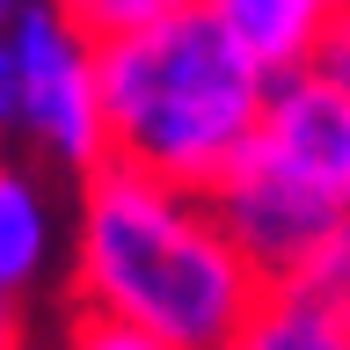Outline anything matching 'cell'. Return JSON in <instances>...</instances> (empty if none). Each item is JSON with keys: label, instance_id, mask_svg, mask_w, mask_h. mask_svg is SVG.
Wrapping results in <instances>:
<instances>
[{"label": "cell", "instance_id": "6da1fadb", "mask_svg": "<svg viewBox=\"0 0 350 350\" xmlns=\"http://www.w3.org/2000/svg\"><path fill=\"white\" fill-rule=\"evenodd\" d=\"M66 262L73 306L124 321L168 350H234L270 292L204 190H175L117 161L81 175Z\"/></svg>", "mask_w": 350, "mask_h": 350}, {"label": "cell", "instance_id": "7a4b0ae2", "mask_svg": "<svg viewBox=\"0 0 350 350\" xmlns=\"http://www.w3.org/2000/svg\"><path fill=\"white\" fill-rule=\"evenodd\" d=\"M95 81H103L109 161L204 197L256 146V117L270 95V73L204 8L95 44Z\"/></svg>", "mask_w": 350, "mask_h": 350}, {"label": "cell", "instance_id": "3957f363", "mask_svg": "<svg viewBox=\"0 0 350 350\" xmlns=\"http://www.w3.org/2000/svg\"><path fill=\"white\" fill-rule=\"evenodd\" d=\"M8 59H15V131L51 168H66L73 183L95 175L109 161L95 44H88L51 0H29L15 15V29H8Z\"/></svg>", "mask_w": 350, "mask_h": 350}, {"label": "cell", "instance_id": "277c9868", "mask_svg": "<svg viewBox=\"0 0 350 350\" xmlns=\"http://www.w3.org/2000/svg\"><path fill=\"white\" fill-rule=\"evenodd\" d=\"M256 153L299 183L328 219H350V95L321 73H278L256 117Z\"/></svg>", "mask_w": 350, "mask_h": 350}, {"label": "cell", "instance_id": "5b68a950", "mask_svg": "<svg viewBox=\"0 0 350 350\" xmlns=\"http://www.w3.org/2000/svg\"><path fill=\"white\" fill-rule=\"evenodd\" d=\"M212 212H219V226L234 234V248L256 262L262 284H284L292 270H299V256L336 226V219H328L299 183H284L256 146L212 183Z\"/></svg>", "mask_w": 350, "mask_h": 350}, {"label": "cell", "instance_id": "8992f818", "mask_svg": "<svg viewBox=\"0 0 350 350\" xmlns=\"http://www.w3.org/2000/svg\"><path fill=\"white\" fill-rule=\"evenodd\" d=\"M59 197L44 168L0 153V299H29L59 262Z\"/></svg>", "mask_w": 350, "mask_h": 350}, {"label": "cell", "instance_id": "52a82bcc", "mask_svg": "<svg viewBox=\"0 0 350 350\" xmlns=\"http://www.w3.org/2000/svg\"><path fill=\"white\" fill-rule=\"evenodd\" d=\"M197 8H204V15H212L219 29L270 73V81H278V73L314 66L328 22L343 15L350 0H197Z\"/></svg>", "mask_w": 350, "mask_h": 350}, {"label": "cell", "instance_id": "ba28073f", "mask_svg": "<svg viewBox=\"0 0 350 350\" xmlns=\"http://www.w3.org/2000/svg\"><path fill=\"white\" fill-rule=\"evenodd\" d=\"M234 350H350V321L292 299V292H262V306L248 314Z\"/></svg>", "mask_w": 350, "mask_h": 350}, {"label": "cell", "instance_id": "9c48e42d", "mask_svg": "<svg viewBox=\"0 0 350 350\" xmlns=\"http://www.w3.org/2000/svg\"><path fill=\"white\" fill-rule=\"evenodd\" d=\"M270 292H292V299L321 306V314H336V321H350V219H336L314 248L299 256V270L284 284H270Z\"/></svg>", "mask_w": 350, "mask_h": 350}, {"label": "cell", "instance_id": "30bf717a", "mask_svg": "<svg viewBox=\"0 0 350 350\" xmlns=\"http://www.w3.org/2000/svg\"><path fill=\"white\" fill-rule=\"evenodd\" d=\"M51 8H59L88 44H109V37H131V29H146V22H161V15H183L197 0H51Z\"/></svg>", "mask_w": 350, "mask_h": 350}, {"label": "cell", "instance_id": "8fae6325", "mask_svg": "<svg viewBox=\"0 0 350 350\" xmlns=\"http://www.w3.org/2000/svg\"><path fill=\"white\" fill-rule=\"evenodd\" d=\"M59 350H168V343H153V336H139V328H124V321H103V314L73 306L59 321Z\"/></svg>", "mask_w": 350, "mask_h": 350}, {"label": "cell", "instance_id": "7c38bea8", "mask_svg": "<svg viewBox=\"0 0 350 350\" xmlns=\"http://www.w3.org/2000/svg\"><path fill=\"white\" fill-rule=\"evenodd\" d=\"M306 73H321L328 88H343V95H350V8L328 22V37H321V51H314V66H306Z\"/></svg>", "mask_w": 350, "mask_h": 350}, {"label": "cell", "instance_id": "4fadbf2b", "mask_svg": "<svg viewBox=\"0 0 350 350\" xmlns=\"http://www.w3.org/2000/svg\"><path fill=\"white\" fill-rule=\"evenodd\" d=\"M0 350H29V314H22V299H0Z\"/></svg>", "mask_w": 350, "mask_h": 350}, {"label": "cell", "instance_id": "5bb4252c", "mask_svg": "<svg viewBox=\"0 0 350 350\" xmlns=\"http://www.w3.org/2000/svg\"><path fill=\"white\" fill-rule=\"evenodd\" d=\"M15 131V59H8V37H0V139Z\"/></svg>", "mask_w": 350, "mask_h": 350}, {"label": "cell", "instance_id": "9a60e30c", "mask_svg": "<svg viewBox=\"0 0 350 350\" xmlns=\"http://www.w3.org/2000/svg\"><path fill=\"white\" fill-rule=\"evenodd\" d=\"M22 8H29V0H0V37L15 29V15H22Z\"/></svg>", "mask_w": 350, "mask_h": 350}]
</instances>
